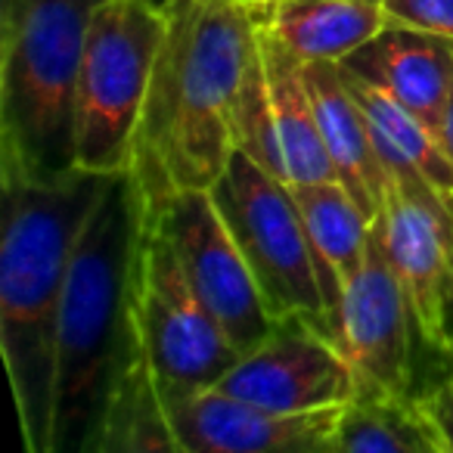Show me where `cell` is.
Wrapping results in <instances>:
<instances>
[{"label":"cell","instance_id":"cell-6","mask_svg":"<svg viewBox=\"0 0 453 453\" xmlns=\"http://www.w3.org/2000/svg\"><path fill=\"white\" fill-rule=\"evenodd\" d=\"M208 193L240 242L271 314L277 320L298 317L329 335L320 273L289 183L236 150Z\"/></svg>","mask_w":453,"mask_h":453},{"label":"cell","instance_id":"cell-3","mask_svg":"<svg viewBox=\"0 0 453 453\" xmlns=\"http://www.w3.org/2000/svg\"><path fill=\"white\" fill-rule=\"evenodd\" d=\"M143 199L127 174H112L81 230L65 280L57 339L53 453H90L134 333V261Z\"/></svg>","mask_w":453,"mask_h":453},{"label":"cell","instance_id":"cell-19","mask_svg":"<svg viewBox=\"0 0 453 453\" xmlns=\"http://www.w3.org/2000/svg\"><path fill=\"white\" fill-rule=\"evenodd\" d=\"M345 81L351 88L357 106L364 109L366 121H370L379 158L419 171L428 180V187L441 196V202L447 208H453V168L444 146H441L438 131L432 125H426L419 115L410 112L407 106L391 100L388 94L366 84L364 78L345 72Z\"/></svg>","mask_w":453,"mask_h":453},{"label":"cell","instance_id":"cell-9","mask_svg":"<svg viewBox=\"0 0 453 453\" xmlns=\"http://www.w3.org/2000/svg\"><path fill=\"white\" fill-rule=\"evenodd\" d=\"M382 168L388 187L376 224L388 265L407 296L416 335L434 351H453L450 208L419 171L397 162H382Z\"/></svg>","mask_w":453,"mask_h":453},{"label":"cell","instance_id":"cell-13","mask_svg":"<svg viewBox=\"0 0 453 453\" xmlns=\"http://www.w3.org/2000/svg\"><path fill=\"white\" fill-rule=\"evenodd\" d=\"M339 65L388 94L438 131L453 94V41L388 22L370 44Z\"/></svg>","mask_w":453,"mask_h":453},{"label":"cell","instance_id":"cell-18","mask_svg":"<svg viewBox=\"0 0 453 453\" xmlns=\"http://www.w3.org/2000/svg\"><path fill=\"white\" fill-rule=\"evenodd\" d=\"M90 453H183L150 360L134 345Z\"/></svg>","mask_w":453,"mask_h":453},{"label":"cell","instance_id":"cell-27","mask_svg":"<svg viewBox=\"0 0 453 453\" xmlns=\"http://www.w3.org/2000/svg\"><path fill=\"white\" fill-rule=\"evenodd\" d=\"M372 4H385V0H372Z\"/></svg>","mask_w":453,"mask_h":453},{"label":"cell","instance_id":"cell-5","mask_svg":"<svg viewBox=\"0 0 453 453\" xmlns=\"http://www.w3.org/2000/svg\"><path fill=\"white\" fill-rule=\"evenodd\" d=\"M165 35L168 10L152 0H103L94 10L75 90L78 171H131Z\"/></svg>","mask_w":453,"mask_h":453},{"label":"cell","instance_id":"cell-14","mask_svg":"<svg viewBox=\"0 0 453 453\" xmlns=\"http://www.w3.org/2000/svg\"><path fill=\"white\" fill-rule=\"evenodd\" d=\"M304 81H308L317 125L333 158L335 177L357 199V205L376 220L385 205L388 177L372 143L370 121L354 100L345 72L339 63H311L304 65Z\"/></svg>","mask_w":453,"mask_h":453},{"label":"cell","instance_id":"cell-21","mask_svg":"<svg viewBox=\"0 0 453 453\" xmlns=\"http://www.w3.org/2000/svg\"><path fill=\"white\" fill-rule=\"evenodd\" d=\"M388 22L453 41V0H385Z\"/></svg>","mask_w":453,"mask_h":453},{"label":"cell","instance_id":"cell-4","mask_svg":"<svg viewBox=\"0 0 453 453\" xmlns=\"http://www.w3.org/2000/svg\"><path fill=\"white\" fill-rule=\"evenodd\" d=\"M103 0H4L0 183H44L75 168V90Z\"/></svg>","mask_w":453,"mask_h":453},{"label":"cell","instance_id":"cell-26","mask_svg":"<svg viewBox=\"0 0 453 453\" xmlns=\"http://www.w3.org/2000/svg\"><path fill=\"white\" fill-rule=\"evenodd\" d=\"M450 258H453V208H450Z\"/></svg>","mask_w":453,"mask_h":453},{"label":"cell","instance_id":"cell-24","mask_svg":"<svg viewBox=\"0 0 453 453\" xmlns=\"http://www.w3.org/2000/svg\"><path fill=\"white\" fill-rule=\"evenodd\" d=\"M240 4H252V7H277L283 0H240Z\"/></svg>","mask_w":453,"mask_h":453},{"label":"cell","instance_id":"cell-7","mask_svg":"<svg viewBox=\"0 0 453 453\" xmlns=\"http://www.w3.org/2000/svg\"><path fill=\"white\" fill-rule=\"evenodd\" d=\"M131 308L137 345L162 395L214 388L242 357L202 308L168 236L152 218L143 220L140 234Z\"/></svg>","mask_w":453,"mask_h":453},{"label":"cell","instance_id":"cell-28","mask_svg":"<svg viewBox=\"0 0 453 453\" xmlns=\"http://www.w3.org/2000/svg\"><path fill=\"white\" fill-rule=\"evenodd\" d=\"M444 453H450V450H447V447H444Z\"/></svg>","mask_w":453,"mask_h":453},{"label":"cell","instance_id":"cell-10","mask_svg":"<svg viewBox=\"0 0 453 453\" xmlns=\"http://www.w3.org/2000/svg\"><path fill=\"white\" fill-rule=\"evenodd\" d=\"M329 339L351 366L357 391L410 397L416 326L407 296L385 255L379 224H372L364 265L342 292L329 323Z\"/></svg>","mask_w":453,"mask_h":453},{"label":"cell","instance_id":"cell-1","mask_svg":"<svg viewBox=\"0 0 453 453\" xmlns=\"http://www.w3.org/2000/svg\"><path fill=\"white\" fill-rule=\"evenodd\" d=\"M271 10L240 0H174L168 7V35L127 171L146 214L183 189H211L230 165L236 115Z\"/></svg>","mask_w":453,"mask_h":453},{"label":"cell","instance_id":"cell-25","mask_svg":"<svg viewBox=\"0 0 453 453\" xmlns=\"http://www.w3.org/2000/svg\"><path fill=\"white\" fill-rule=\"evenodd\" d=\"M152 4H156V7H165V10H168L171 4H174V0H152Z\"/></svg>","mask_w":453,"mask_h":453},{"label":"cell","instance_id":"cell-22","mask_svg":"<svg viewBox=\"0 0 453 453\" xmlns=\"http://www.w3.org/2000/svg\"><path fill=\"white\" fill-rule=\"evenodd\" d=\"M422 407V413L432 419V426L438 428L444 447L453 453V372H447L428 395L416 397Z\"/></svg>","mask_w":453,"mask_h":453},{"label":"cell","instance_id":"cell-11","mask_svg":"<svg viewBox=\"0 0 453 453\" xmlns=\"http://www.w3.org/2000/svg\"><path fill=\"white\" fill-rule=\"evenodd\" d=\"M211 391L273 413L339 410L357 395L351 366L326 333L308 320H280Z\"/></svg>","mask_w":453,"mask_h":453},{"label":"cell","instance_id":"cell-15","mask_svg":"<svg viewBox=\"0 0 453 453\" xmlns=\"http://www.w3.org/2000/svg\"><path fill=\"white\" fill-rule=\"evenodd\" d=\"M261 65H265L273 137H277L280 177L289 187L339 180L317 125L314 103L304 81V63L286 50L267 22L261 26Z\"/></svg>","mask_w":453,"mask_h":453},{"label":"cell","instance_id":"cell-12","mask_svg":"<svg viewBox=\"0 0 453 453\" xmlns=\"http://www.w3.org/2000/svg\"><path fill=\"white\" fill-rule=\"evenodd\" d=\"M162 397L183 453H329L342 413H273L211 388Z\"/></svg>","mask_w":453,"mask_h":453},{"label":"cell","instance_id":"cell-23","mask_svg":"<svg viewBox=\"0 0 453 453\" xmlns=\"http://www.w3.org/2000/svg\"><path fill=\"white\" fill-rule=\"evenodd\" d=\"M438 137L441 146H444L447 158H450V168H453V94L444 106V115H441V125H438Z\"/></svg>","mask_w":453,"mask_h":453},{"label":"cell","instance_id":"cell-16","mask_svg":"<svg viewBox=\"0 0 453 453\" xmlns=\"http://www.w3.org/2000/svg\"><path fill=\"white\" fill-rule=\"evenodd\" d=\"M292 196H296V205L302 211L317 273H320L326 320L333 323L342 292L351 283L357 267L364 265L376 220L357 205V199L339 180L298 183V187H292Z\"/></svg>","mask_w":453,"mask_h":453},{"label":"cell","instance_id":"cell-8","mask_svg":"<svg viewBox=\"0 0 453 453\" xmlns=\"http://www.w3.org/2000/svg\"><path fill=\"white\" fill-rule=\"evenodd\" d=\"M146 218L162 226L183 267V277L193 286L202 308L214 317L226 342L240 354L261 345L280 320L267 308L265 292L240 242L220 218L211 193L183 189Z\"/></svg>","mask_w":453,"mask_h":453},{"label":"cell","instance_id":"cell-2","mask_svg":"<svg viewBox=\"0 0 453 453\" xmlns=\"http://www.w3.org/2000/svg\"><path fill=\"white\" fill-rule=\"evenodd\" d=\"M109 177L72 171L57 180L4 187L0 351L19 419L22 453H53L57 339L65 280L90 208Z\"/></svg>","mask_w":453,"mask_h":453},{"label":"cell","instance_id":"cell-17","mask_svg":"<svg viewBox=\"0 0 453 453\" xmlns=\"http://www.w3.org/2000/svg\"><path fill=\"white\" fill-rule=\"evenodd\" d=\"M267 26L304 65L345 63L388 26V13L372 0H283Z\"/></svg>","mask_w":453,"mask_h":453},{"label":"cell","instance_id":"cell-20","mask_svg":"<svg viewBox=\"0 0 453 453\" xmlns=\"http://www.w3.org/2000/svg\"><path fill=\"white\" fill-rule=\"evenodd\" d=\"M329 453H444L416 397L357 395L342 407Z\"/></svg>","mask_w":453,"mask_h":453}]
</instances>
